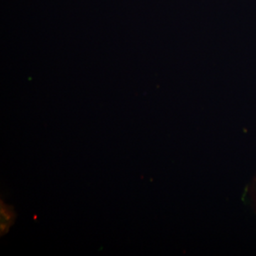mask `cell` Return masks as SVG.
<instances>
[{
  "label": "cell",
  "mask_w": 256,
  "mask_h": 256,
  "mask_svg": "<svg viewBox=\"0 0 256 256\" xmlns=\"http://www.w3.org/2000/svg\"><path fill=\"white\" fill-rule=\"evenodd\" d=\"M0 214H1V224H0V232L1 236H4L9 232L10 226L14 223L16 214L12 206L6 205L1 200L0 205Z\"/></svg>",
  "instance_id": "6da1fadb"
}]
</instances>
